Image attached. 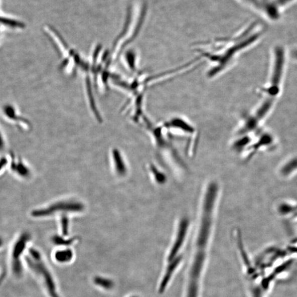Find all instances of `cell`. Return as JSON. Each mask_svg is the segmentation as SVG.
Segmentation results:
<instances>
[{
  "label": "cell",
  "mask_w": 297,
  "mask_h": 297,
  "mask_svg": "<svg viewBox=\"0 0 297 297\" xmlns=\"http://www.w3.org/2000/svg\"><path fill=\"white\" fill-rule=\"evenodd\" d=\"M163 125L170 132L175 131L176 132L191 135L196 132L193 125L187 120L181 117H174Z\"/></svg>",
  "instance_id": "8992f818"
},
{
  "label": "cell",
  "mask_w": 297,
  "mask_h": 297,
  "mask_svg": "<svg viewBox=\"0 0 297 297\" xmlns=\"http://www.w3.org/2000/svg\"><path fill=\"white\" fill-rule=\"evenodd\" d=\"M94 282L98 286L106 290L111 289L114 285L111 279L103 277H96L94 279Z\"/></svg>",
  "instance_id": "30bf717a"
},
{
  "label": "cell",
  "mask_w": 297,
  "mask_h": 297,
  "mask_svg": "<svg viewBox=\"0 0 297 297\" xmlns=\"http://www.w3.org/2000/svg\"><path fill=\"white\" fill-rule=\"evenodd\" d=\"M111 158L116 174L120 178H124L128 174V170L122 153L117 148H113Z\"/></svg>",
  "instance_id": "52a82bcc"
},
{
  "label": "cell",
  "mask_w": 297,
  "mask_h": 297,
  "mask_svg": "<svg viewBox=\"0 0 297 297\" xmlns=\"http://www.w3.org/2000/svg\"><path fill=\"white\" fill-rule=\"evenodd\" d=\"M1 26L21 30L24 29L26 25L24 22L19 20L0 15V27Z\"/></svg>",
  "instance_id": "ba28073f"
},
{
  "label": "cell",
  "mask_w": 297,
  "mask_h": 297,
  "mask_svg": "<svg viewBox=\"0 0 297 297\" xmlns=\"http://www.w3.org/2000/svg\"><path fill=\"white\" fill-rule=\"evenodd\" d=\"M30 236L24 234L21 235L11 250L10 255V268L11 273L15 277H20L24 272V263L23 258H25V253L27 245L30 241Z\"/></svg>",
  "instance_id": "5b68a950"
},
{
  "label": "cell",
  "mask_w": 297,
  "mask_h": 297,
  "mask_svg": "<svg viewBox=\"0 0 297 297\" xmlns=\"http://www.w3.org/2000/svg\"><path fill=\"white\" fill-rule=\"evenodd\" d=\"M26 264L36 274L47 289L51 297H59L56 290V285L51 274L43 261L42 255L34 248L29 250V254L25 256Z\"/></svg>",
  "instance_id": "3957f363"
},
{
  "label": "cell",
  "mask_w": 297,
  "mask_h": 297,
  "mask_svg": "<svg viewBox=\"0 0 297 297\" xmlns=\"http://www.w3.org/2000/svg\"><path fill=\"white\" fill-rule=\"evenodd\" d=\"M60 229L62 234V236L66 237L69 233L70 219L67 214H63L61 215L60 220Z\"/></svg>",
  "instance_id": "8fae6325"
},
{
  "label": "cell",
  "mask_w": 297,
  "mask_h": 297,
  "mask_svg": "<svg viewBox=\"0 0 297 297\" xmlns=\"http://www.w3.org/2000/svg\"><path fill=\"white\" fill-rule=\"evenodd\" d=\"M147 11V4L142 0L130 6L124 29L116 41V54L123 45L130 43L138 36L145 21Z\"/></svg>",
  "instance_id": "7a4b0ae2"
},
{
  "label": "cell",
  "mask_w": 297,
  "mask_h": 297,
  "mask_svg": "<svg viewBox=\"0 0 297 297\" xmlns=\"http://www.w3.org/2000/svg\"><path fill=\"white\" fill-rule=\"evenodd\" d=\"M150 170L154 176V180H155L156 182H158L159 184H161V183L163 182V181L165 180V175L162 174L161 171H160L155 167H154V166H152Z\"/></svg>",
  "instance_id": "4fadbf2b"
},
{
  "label": "cell",
  "mask_w": 297,
  "mask_h": 297,
  "mask_svg": "<svg viewBox=\"0 0 297 297\" xmlns=\"http://www.w3.org/2000/svg\"><path fill=\"white\" fill-rule=\"evenodd\" d=\"M132 297H138V296H132Z\"/></svg>",
  "instance_id": "9a60e30c"
},
{
  "label": "cell",
  "mask_w": 297,
  "mask_h": 297,
  "mask_svg": "<svg viewBox=\"0 0 297 297\" xmlns=\"http://www.w3.org/2000/svg\"><path fill=\"white\" fill-rule=\"evenodd\" d=\"M84 204L76 201H64L55 202L49 206L33 211L32 215L35 218H48L57 214H69L82 213L84 210Z\"/></svg>",
  "instance_id": "277c9868"
},
{
  "label": "cell",
  "mask_w": 297,
  "mask_h": 297,
  "mask_svg": "<svg viewBox=\"0 0 297 297\" xmlns=\"http://www.w3.org/2000/svg\"><path fill=\"white\" fill-rule=\"evenodd\" d=\"M64 236H61L56 235L53 237L52 241L57 245H62V246H70L71 245L73 244L76 241V238H71L69 239H65Z\"/></svg>",
  "instance_id": "7c38bea8"
},
{
  "label": "cell",
  "mask_w": 297,
  "mask_h": 297,
  "mask_svg": "<svg viewBox=\"0 0 297 297\" xmlns=\"http://www.w3.org/2000/svg\"><path fill=\"white\" fill-rule=\"evenodd\" d=\"M5 269L2 266L0 265V286L2 284L5 276Z\"/></svg>",
  "instance_id": "5bb4252c"
},
{
  "label": "cell",
  "mask_w": 297,
  "mask_h": 297,
  "mask_svg": "<svg viewBox=\"0 0 297 297\" xmlns=\"http://www.w3.org/2000/svg\"><path fill=\"white\" fill-rule=\"evenodd\" d=\"M56 261L59 263H68L71 261L73 258V251L69 249H63L57 250L54 255Z\"/></svg>",
  "instance_id": "9c48e42d"
},
{
  "label": "cell",
  "mask_w": 297,
  "mask_h": 297,
  "mask_svg": "<svg viewBox=\"0 0 297 297\" xmlns=\"http://www.w3.org/2000/svg\"><path fill=\"white\" fill-rule=\"evenodd\" d=\"M190 226V220L186 217L181 218L177 224L167 257V265L160 282V284L163 287H168L181 264L183 259L182 252L189 233Z\"/></svg>",
  "instance_id": "6da1fadb"
}]
</instances>
